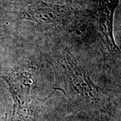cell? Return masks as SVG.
Here are the masks:
<instances>
[{
	"label": "cell",
	"instance_id": "1",
	"mask_svg": "<svg viewBox=\"0 0 121 121\" xmlns=\"http://www.w3.org/2000/svg\"><path fill=\"white\" fill-rule=\"evenodd\" d=\"M55 82L53 90L63 92L80 110L90 115L112 112V104L96 85L81 60L63 44L45 54Z\"/></svg>",
	"mask_w": 121,
	"mask_h": 121
},
{
	"label": "cell",
	"instance_id": "2",
	"mask_svg": "<svg viewBox=\"0 0 121 121\" xmlns=\"http://www.w3.org/2000/svg\"><path fill=\"white\" fill-rule=\"evenodd\" d=\"M38 69L23 65L0 69V78L8 85L13 98V111L9 121H39L41 103L38 94Z\"/></svg>",
	"mask_w": 121,
	"mask_h": 121
},
{
	"label": "cell",
	"instance_id": "3",
	"mask_svg": "<svg viewBox=\"0 0 121 121\" xmlns=\"http://www.w3.org/2000/svg\"><path fill=\"white\" fill-rule=\"evenodd\" d=\"M20 20L32 21L48 29L68 33L82 28L90 14L70 4H55L43 0L27 5L18 13Z\"/></svg>",
	"mask_w": 121,
	"mask_h": 121
},
{
	"label": "cell",
	"instance_id": "4",
	"mask_svg": "<svg viewBox=\"0 0 121 121\" xmlns=\"http://www.w3.org/2000/svg\"><path fill=\"white\" fill-rule=\"evenodd\" d=\"M120 0H98L96 25L102 48L108 58L120 59L121 51L116 44L113 33L115 10Z\"/></svg>",
	"mask_w": 121,
	"mask_h": 121
},
{
	"label": "cell",
	"instance_id": "5",
	"mask_svg": "<svg viewBox=\"0 0 121 121\" xmlns=\"http://www.w3.org/2000/svg\"><path fill=\"white\" fill-rule=\"evenodd\" d=\"M28 2V0H0V17L15 8L16 5H21Z\"/></svg>",
	"mask_w": 121,
	"mask_h": 121
},
{
	"label": "cell",
	"instance_id": "6",
	"mask_svg": "<svg viewBox=\"0 0 121 121\" xmlns=\"http://www.w3.org/2000/svg\"><path fill=\"white\" fill-rule=\"evenodd\" d=\"M8 37V32L3 26H0V42L5 40Z\"/></svg>",
	"mask_w": 121,
	"mask_h": 121
}]
</instances>
